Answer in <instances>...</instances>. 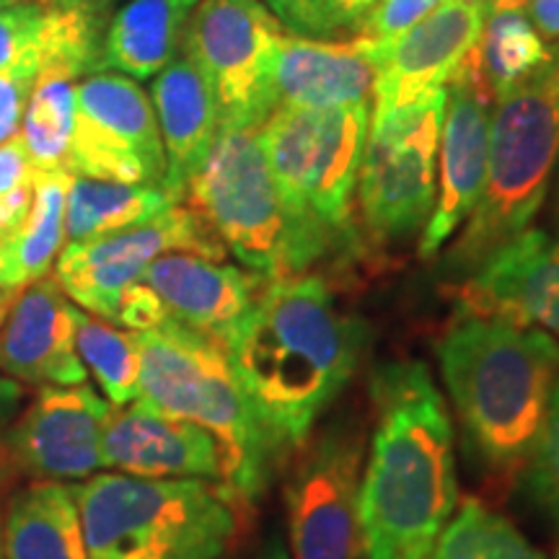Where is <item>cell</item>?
Returning <instances> with one entry per match:
<instances>
[{
    "instance_id": "1",
    "label": "cell",
    "mask_w": 559,
    "mask_h": 559,
    "mask_svg": "<svg viewBox=\"0 0 559 559\" xmlns=\"http://www.w3.org/2000/svg\"><path fill=\"white\" fill-rule=\"evenodd\" d=\"M376 425L360 479L368 559H430L459 506L456 432L419 360L383 362L370 379Z\"/></svg>"
},
{
    "instance_id": "2",
    "label": "cell",
    "mask_w": 559,
    "mask_h": 559,
    "mask_svg": "<svg viewBox=\"0 0 559 559\" xmlns=\"http://www.w3.org/2000/svg\"><path fill=\"white\" fill-rule=\"evenodd\" d=\"M366 330L311 272L267 280L226 340L243 391L280 451L309 443L313 425L353 381Z\"/></svg>"
},
{
    "instance_id": "3",
    "label": "cell",
    "mask_w": 559,
    "mask_h": 559,
    "mask_svg": "<svg viewBox=\"0 0 559 559\" xmlns=\"http://www.w3.org/2000/svg\"><path fill=\"white\" fill-rule=\"evenodd\" d=\"M438 360L474 456L495 472L526 464L559 386V340L508 319L456 317Z\"/></svg>"
},
{
    "instance_id": "4",
    "label": "cell",
    "mask_w": 559,
    "mask_h": 559,
    "mask_svg": "<svg viewBox=\"0 0 559 559\" xmlns=\"http://www.w3.org/2000/svg\"><path fill=\"white\" fill-rule=\"evenodd\" d=\"M132 337L140 358L138 400L207 430L221 445L228 492L260 500L283 451L243 391L228 349L171 317Z\"/></svg>"
},
{
    "instance_id": "5",
    "label": "cell",
    "mask_w": 559,
    "mask_h": 559,
    "mask_svg": "<svg viewBox=\"0 0 559 559\" xmlns=\"http://www.w3.org/2000/svg\"><path fill=\"white\" fill-rule=\"evenodd\" d=\"M368 128V104L280 107L262 124L267 164L304 270L353 239V198Z\"/></svg>"
},
{
    "instance_id": "6",
    "label": "cell",
    "mask_w": 559,
    "mask_h": 559,
    "mask_svg": "<svg viewBox=\"0 0 559 559\" xmlns=\"http://www.w3.org/2000/svg\"><path fill=\"white\" fill-rule=\"evenodd\" d=\"M88 559H218L236 519L207 479L96 474L73 487Z\"/></svg>"
},
{
    "instance_id": "7",
    "label": "cell",
    "mask_w": 559,
    "mask_h": 559,
    "mask_svg": "<svg viewBox=\"0 0 559 559\" xmlns=\"http://www.w3.org/2000/svg\"><path fill=\"white\" fill-rule=\"evenodd\" d=\"M559 160V96L549 75L492 104L485 187L445 251V270L469 277L489 257L528 230Z\"/></svg>"
},
{
    "instance_id": "8",
    "label": "cell",
    "mask_w": 559,
    "mask_h": 559,
    "mask_svg": "<svg viewBox=\"0 0 559 559\" xmlns=\"http://www.w3.org/2000/svg\"><path fill=\"white\" fill-rule=\"evenodd\" d=\"M185 202L254 275L280 280L306 272L272 179L262 128H221L187 185Z\"/></svg>"
},
{
    "instance_id": "9",
    "label": "cell",
    "mask_w": 559,
    "mask_h": 559,
    "mask_svg": "<svg viewBox=\"0 0 559 559\" xmlns=\"http://www.w3.org/2000/svg\"><path fill=\"white\" fill-rule=\"evenodd\" d=\"M445 99V88L428 91L407 107L370 122L355 192L373 239H409L428 223L436 205Z\"/></svg>"
},
{
    "instance_id": "10",
    "label": "cell",
    "mask_w": 559,
    "mask_h": 559,
    "mask_svg": "<svg viewBox=\"0 0 559 559\" xmlns=\"http://www.w3.org/2000/svg\"><path fill=\"white\" fill-rule=\"evenodd\" d=\"M285 29L262 0H200L181 52L213 88L221 128H262L275 111L272 68Z\"/></svg>"
},
{
    "instance_id": "11",
    "label": "cell",
    "mask_w": 559,
    "mask_h": 559,
    "mask_svg": "<svg viewBox=\"0 0 559 559\" xmlns=\"http://www.w3.org/2000/svg\"><path fill=\"white\" fill-rule=\"evenodd\" d=\"M171 251L223 262L228 249L190 205L177 202L138 226L66 243L55 260V280L83 311L117 321L124 290L140 283L153 260Z\"/></svg>"
},
{
    "instance_id": "12",
    "label": "cell",
    "mask_w": 559,
    "mask_h": 559,
    "mask_svg": "<svg viewBox=\"0 0 559 559\" xmlns=\"http://www.w3.org/2000/svg\"><path fill=\"white\" fill-rule=\"evenodd\" d=\"M362 464L360 419H334L311 440L285 485L293 559L358 557Z\"/></svg>"
},
{
    "instance_id": "13",
    "label": "cell",
    "mask_w": 559,
    "mask_h": 559,
    "mask_svg": "<svg viewBox=\"0 0 559 559\" xmlns=\"http://www.w3.org/2000/svg\"><path fill=\"white\" fill-rule=\"evenodd\" d=\"M68 171L120 185H164V140L151 96L135 79L99 70L75 83Z\"/></svg>"
},
{
    "instance_id": "14",
    "label": "cell",
    "mask_w": 559,
    "mask_h": 559,
    "mask_svg": "<svg viewBox=\"0 0 559 559\" xmlns=\"http://www.w3.org/2000/svg\"><path fill=\"white\" fill-rule=\"evenodd\" d=\"M449 99H445L443 130H440L436 181V205L423 236L419 257L432 260L456 230L464 226L477 205L487 174L489 117H492V94H489L474 50L466 55L456 73L451 75Z\"/></svg>"
},
{
    "instance_id": "15",
    "label": "cell",
    "mask_w": 559,
    "mask_h": 559,
    "mask_svg": "<svg viewBox=\"0 0 559 559\" xmlns=\"http://www.w3.org/2000/svg\"><path fill=\"white\" fill-rule=\"evenodd\" d=\"M487 13L489 5L443 0L402 37L386 45L368 41L370 60L376 66V109L370 122L407 107L428 91L449 86L451 75L477 47Z\"/></svg>"
},
{
    "instance_id": "16",
    "label": "cell",
    "mask_w": 559,
    "mask_h": 559,
    "mask_svg": "<svg viewBox=\"0 0 559 559\" xmlns=\"http://www.w3.org/2000/svg\"><path fill=\"white\" fill-rule=\"evenodd\" d=\"M109 412L111 404L86 383L45 386L9 430L5 445L34 477H94L102 469V432Z\"/></svg>"
},
{
    "instance_id": "17",
    "label": "cell",
    "mask_w": 559,
    "mask_h": 559,
    "mask_svg": "<svg viewBox=\"0 0 559 559\" xmlns=\"http://www.w3.org/2000/svg\"><path fill=\"white\" fill-rule=\"evenodd\" d=\"M456 317H498L559 340V239L528 228L459 288Z\"/></svg>"
},
{
    "instance_id": "18",
    "label": "cell",
    "mask_w": 559,
    "mask_h": 559,
    "mask_svg": "<svg viewBox=\"0 0 559 559\" xmlns=\"http://www.w3.org/2000/svg\"><path fill=\"white\" fill-rule=\"evenodd\" d=\"M102 466L145 479H223L218 440L140 400L111 407L102 432Z\"/></svg>"
},
{
    "instance_id": "19",
    "label": "cell",
    "mask_w": 559,
    "mask_h": 559,
    "mask_svg": "<svg viewBox=\"0 0 559 559\" xmlns=\"http://www.w3.org/2000/svg\"><path fill=\"white\" fill-rule=\"evenodd\" d=\"M75 313L55 275L24 285L0 324V370L34 386L86 383L75 347Z\"/></svg>"
},
{
    "instance_id": "20",
    "label": "cell",
    "mask_w": 559,
    "mask_h": 559,
    "mask_svg": "<svg viewBox=\"0 0 559 559\" xmlns=\"http://www.w3.org/2000/svg\"><path fill=\"white\" fill-rule=\"evenodd\" d=\"M107 24L102 5L66 0L0 9V70L21 66L70 81L99 73Z\"/></svg>"
},
{
    "instance_id": "21",
    "label": "cell",
    "mask_w": 559,
    "mask_h": 559,
    "mask_svg": "<svg viewBox=\"0 0 559 559\" xmlns=\"http://www.w3.org/2000/svg\"><path fill=\"white\" fill-rule=\"evenodd\" d=\"M140 283L156 293L171 319L226 345L267 280L190 251H171L153 260Z\"/></svg>"
},
{
    "instance_id": "22",
    "label": "cell",
    "mask_w": 559,
    "mask_h": 559,
    "mask_svg": "<svg viewBox=\"0 0 559 559\" xmlns=\"http://www.w3.org/2000/svg\"><path fill=\"white\" fill-rule=\"evenodd\" d=\"M376 66L368 41H324L285 34L272 68L275 109H332L370 104Z\"/></svg>"
},
{
    "instance_id": "23",
    "label": "cell",
    "mask_w": 559,
    "mask_h": 559,
    "mask_svg": "<svg viewBox=\"0 0 559 559\" xmlns=\"http://www.w3.org/2000/svg\"><path fill=\"white\" fill-rule=\"evenodd\" d=\"M151 102L166 153V177L160 187L174 202H185L187 185L205 164L221 132L218 104L213 88L185 52L153 75Z\"/></svg>"
},
{
    "instance_id": "24",
    "label": "cell",
    "mask_w": 559,
    "mask_h": 559,
    "mask_svg": "<svg viewBox=\"0 0 559 559\" xmlns=\"http://www.w3.org/2000/svg\"><path fill=\"white\" fill-rule=\"evenodd\" d=\"M200 0H128L109 19L102 70L153 79L181 52L187 24Z\"/></svg>"
},
{
    "instance_id": "25",
    "label": "cell",
    "mask_w": 559,
    "mask_h": 559,
    "mask_svg": "<svg viewBox=\"0 0 559 559\" xmlns=\"http://www.w3.org/2000/svg\"><path fill=\"white\" fill-rule=\"evenodd\" d=\"M3 559H88L73 487L34 481L11 500L3 523Z\"/></svg>"
},
{
    "instance_id": "26",
    "label": "cell",
    "mask_w": 559,
    "mask_h": 559,
    "mask_svg": "<svg viewBox=\"0 0 559 559\" xmlns=\"http://www.w3.org/2000/svg\"><path fill=\"white\" fill-rule=\"evenodd\" d=\"M474 55L495 102L547 79L557 66L555 50L534 29L526 5H489Z\"/></svg>"
},
{
    "instance_id": "27",
    "label": "cell",
    "mask_w": 559,
    "mask_h": 559,
    "mask_svg": "<svg viewBox=\"0 0 559 559\" xmlns=\"http://www.w3.org/2000/svg\"><path fill=\"white\" fill-rule=\"evenodd\" d=\"M171 205L177 202L164 187L73 177L66 207V243L138 226V223L156 218Z\"/></svg>"
},
{
    "instance_id": "28",
    "label": "cell",
    "mask_w": 559,
    "mask_h": 559,
    "mask_svg": "<svg viewBox=\"0 0 559 559\" xmlns=\"http://www.w3.org/2000/svg\"><path fill=\"white\" fill-rule=\"evenodd\" d=\"M73 174L37 171L29 218L5 241L11 262V288H24L45 277L66 249V207Z\"/></svg>"
},
{
    "instance_id": "29",
    "label": "cell",
    "mask_w": 559,
    "mask_h": 559,
    "mask_svg": "<svg viewBox=\"0 0 559 559\" xmlns=\"http://www.w3.org/2000/svg\"><path fill=\"white\" fill-rule=\"evenodd\" d=\"M75 120V83L62 75L41 73L26 104L21 143L34 171H68L70 138ZM70 174V171H68Z\"/></svg>"
},
{
    "instance_id": "30",
    "label": "cell",
    "mask_w": 559,
    "mask_h": 559,
    "mask_svg": "<svg viewBox=\"0 0 559 559\" xmlns=\"http://www.w3.org/2000/svg\"><path fill=\"white\" fill-rule=\"evenodd\" d=\"M75 347H79L83 366L96 376L111 407H128L138 400L140 358L132 332L117 330L111 321L79 309Z\"/></svg>"
},
{
    "instance_id": "31",
    "label": "cell",
    "mask_w": 559,
    "mask_h": 559,
    "mask_svg": "<svg viewBox=\"0 0 559 559\" xmlns=\"http://www.w3.org/2000/svg\"><path fill=\"white\" fill-rule=\"evenodd\" d=\"M430 559H544L506 515L481 502H466L453 513Z\"/></svg>"
},
{
    "instance_id": "32",
    "label": "cell",
    "mask_w": 559,
    "mask_h": 559,
    "mask_svg": "<svg viewBox=\"0 0 559 559\" xmlns=\"http://www.w3.org/2000/svg\"><path fill=\"white\" fill-rule=\"evenodd\" d=\"M528 498L559 526V386L523 474Z\"/></svg>"
},
{
    "instance_id": "33",
    "label": "cell",
    "mask_w": 559,
    "mask_h": 559,
    "mask_svg": "<svg viewBox=\"0 0 559 559\" xmlns=\"http://www.w3.org/2000/svg\"><path fill=\"white\" fill-rule=\"evenodd\" d=\"M440 3L443 0H381L355 37L373 41V45H386V41L402 37L430 11H436Z\"/></svg>"
},
{
    "instance_id": "34",
    "label": "cell",
    "mask_w": 559,
    "mask_h": 559,
    "mask_svg": "<svg viewBox=\"0 0 559 559\" xmlns=\"http://www.w3.org/2000/svg\"><path fill=\"white\" fill-rule=\"evenodd\" d=\"M381 0H311L309 37L358 34Z\"/></svg>"
},
{
    "instance_id": "35",
    "label": "cell",
    "mask_w": 559,
    "mask_h": 559,
    "mask_svg": "<svg viewBox=\"0 0 559 559\" xmlns=\"http://www.w3.org/2000/svg\"><path fill=\"white\" fill-rule=\"evenodd\" d=\"M37 79L39 70L34 68L16 66L0 70V143L19 135Z\"/></svg>"
},
{
    "instance_id": "36",
    "label": "cell",
    "mask_w": 559,
    "mask_h": 559,
    "mask_svg": "<svg viewBox=\"0 0 559 559\" xmlns=\"http://www.w3.org/2000/svg\"><path fill=\"white\" fill-rule=\"evenodd\" d=\"M169 319V311L160 304V298L153 293L148 285L135 283L132 288L124 290L120 300V309H117V321L115 324H122L124 330L130 332H145L153 330V326L164 324Z\"/></svg>"
},
{
    "instance_id": "37",
    "label": "cell",
    "mask_w": 559,
    "mask_h": 559,
    "mask_svg": "<svg viewBox=\"0 0 559 559\" xmlns=\"http://www.w3.org/2000/svg\"><path fill=\"white\" fill-rule=\"evenodd\" d=\"M34 177H37V171H34L29 153L21 143V135L0 143V194L32 185Z\"/></svg>"
},
{
    "instance_id": "38",
    "label": "cell",
    "mask_w": 559,
    "mask_h": 559,
    "mask_svg": "<svg viewBox=\"0 0 559 559\" xmlns=\"http://www.w3.org/2000/svg\"><path fill=\"white\" fill-rule=\"evenodd\" d=\"M264 5L275 13L280 24L290 34L309 37L311 29V0H264Z\"/></svg>"
},
{
    "instance_id": "39",
    "label": "cell",
    "mask_w": 559,
    "mask_h": 559,
    "mask_svg": "<svg viewBox=\"0 0 559 559\" xmlns=\"http://www.w3.org/2000/svg\"><path fill=\"white\" fill-rule=\"evenodd\" d=\"M526 13L539 37L559 47V0H528Z\"/></svg>"
},
{
    "instance_id": "40",
    "label": "cell",
    "mask_w": 559,
    "mask_h": 559,
    "mask_svg": "<svg viewBox=\"0 0 559 559\" xmlns=\"http://www.w3.org/2000/svg\"><path fill=\"white\" fill-rule=\"evenodd\" d=\"M21 396H24L21 383L9 379V376H0V430L11 423L13 415H16Z\"/></svg>"
},
{
    "instance_id": "41",
    "label": "cell",
    "mask_w": 559,
    "mask_h": 559,
    "mask_svg": "<svg viewBox=\"0 0 559 559\" xmlns=\"http://www.w3.org/2000/svg\"><path fill=\"white\" fill-rule=\"evenodd\" d=\"M0 288H11V262L5 241H0Z\"/></svg>"
},
{
    "instance_id": "42",
    "label": "cell",
    "mask_w": 559,
    "mask_h": 559,
    "mask_svg": "<svg viewBox=\"0 0 559 559\" xmlns=\"http://www.w3.org/2000/svg\"><path fill=\"white\" fill-rule=\"evenodd\" d=\"M21 288H0V324H3L5 317H9L13 300H16Z\"/></svg>"
},
{
    "instance_id": "43",
    "label": "cell",
    "mask_w": 559,
    "mask_h": 559,
    "mask_svg": "<svg viewBox=\"0 0 559 559\" xmlns=\"http://www.w3.org/2000/svg\"><path fill=\"white\" fill-rule=\"evenodd\" d=\"M257 559H290V555H288V549H285V544L275 536V539L267 544V549H264Z\"/></svg>"
},
{
    "instance_id": "44",
    "label": "cell",
    "mask_w": 559,
    "mask_h": 559,
    "mask_svg": "<svg viewBox=\"0 0 559 559\" xmlns=\"http://www.w3.org/2000/svg\"><path fill=\"white\" fill-rule=\"evenodd\" d=\"M66 3H79V5H102V9H107L109 3H115V0H66Z\"/></svg>"
},
{
    "instance_id": "45",
    "label": "cell",
    "mask_w": 559,
    "mask_h": 559,
    "mask_svg": "<svg viewBox=\"0 0 559 559\" xmlns=\"http://www.w3.org/2000/svg\"><path fill=\"white\" fill-rule=\"evenodd\" d=\"M549 88L559 96V62H557L555 70H551V75H549Z\"/></svg>"
},
{
    "instance_id": "46",
    "label": "cell",
    "mask_w": 559,
    "mask_h": 559,
    "mask_svg": "<svg viewBox=\"0 0 559 559\" xmlns=\"http://www.w3.org/2000/svg\"><path fill=\"white\" fill-rule=\"evenodd\" d=\"M528 0H492L489 5H526Z\"/></svg>"
},
{
    "instance_id": "47",
    "label": "cell",
    "mask_w": 559,
    "mask_h": 559,
    "mask_svg": "<svg viewBox=\"0 0 559 559\" xmlns=\"http://www.w3.org/2000/svg\"><path fill=\"white\" fill-rule=\"evenodd\" d=\"M19 3H34V0H0V9H9V5H19Z\"/></svg>"
},
{
    "instance_id": "48",
    "label": "cell",
    "mask_w": 559,
    "mask_h": 559,
    "mask_svg": "<svg viewBox=\"0 0 559 559\" xmlns=\"http://www.w3.org/2000/svg\"><path fill=\"white\" fill-rule=\"evenodd\" d=\"M464 3H474V5H489L492 0H464Z\"/></svg>"
},
{
    "instance_id": "49",
    "label": "cell",
    "mask_w": 559,
    "mask_h": 559,
    "mask_svg": "<svg viewBox=\"0 0 559 559\" xmlns=\"http://www.w3.org/2000/svg\"><path fill=\"white\" fill-rule=\"evenodd\" d=\"M0 559H3V542H0Z\"/></svg>"
},
{
    "instance_id": "50",
    "label": "cell",
    "mask_w": 559,
    "mask_h": 559,
    "mask_svg": "<svg viewBox=\"0 0 559 559\" xmlns=\"http://www.w3.org/2000/svg\"><path fill=\"white\" fill-rule=\"evenodd\" d=\"M555 559H559V547H557V551H555Z\"/></svg>"
},
{
    "instance_id": "51",
    "label": "cell",
    "mask_w": 559,
    "mask_h": 559,
    "mask_svg": "<svg viewBox=\"0 0 559 559\" xmlns=\"http://www.w3.org/2000/svg\"><path fill=\"white\" fill-rule=\"evenodd\" d=\"M557 207H559V200H557Z\"/></svg>"
}]
</instances>
